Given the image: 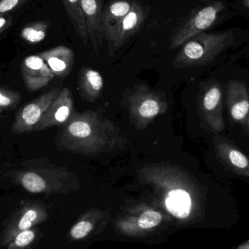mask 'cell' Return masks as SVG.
<instances>
[{"instance_id":"6da1fadb","label":"cell","mask_w":249,"mask_h":249,"mask_svg":"<svg viewBox=\"0 0 249 249\" xmlns=\"http://www.w3.org/2000/svg\"><path fill=\"white\" fill-rule=\"evenodd\" d=\"M66 150L86 155L124 147L127 140L112 121L96 111L72 113L64 124L59 139Z\"/></svg>"},{"instance_id":"7a4b0ae2","label":"cell","mask_w":249,"mask_h":249,"mask_svg":"<svg viewBox=\"0 0 249 249\" xmlns=\"http://www.w3.org/2000/svg\"><path fill=\"white\" fill-rule=\"evenodd\" d=\"M235 30L219 31L213 33L201 32L181 45L174 60L177 68L200 67L214 61L235 45Z\"/></svg>"},{"instance_id":"3957f363","label":"cell","mask_w":249,"mask_h":249,"mask_svg":"<svg viewBox=\"0 0 249 249\" xmlns=\"http://www.w3.org/2000/svg\"><path fill=\"white\" fill-rule=\"evenodd\" d=\"M128 105L130 118L139 129L144 128L168 109L164 98L143 85L133 90L129 97Z\"/></svg>"},{"instance_id":"277c9868","label":"cell","mask_w":249,"mask_h":249,"mask_svg":"<svg viewBox=\"0 0 249 249\" xmlns=\"http://www.w3.org/2000/svg\"><path fill=\"white\" fill-rule=\"evenodd\" d=\"M224 9L222 3L215 1L193 11L174 31L170 41V50L181 46L190 38L212 27L221 17Z\"/></svg>"},{"instance_id":"5b68a950","label":"cell","mask_w":249,"mask_h":249,"mask_svg":"<svg viewBox=\"0 0 249 249\" xmlns=\"http://www.w3.org/2000/svg\"><path fill=\"white\" fill-rule=\"evenodd\" d=\"M146 17L144 8L133 2L130 13L105 33L109 55H114L138 32Z\"/></svg>"},{"instance_id":"8992f818","label":"cell","mask_w":249,"mask_h":249,"mask_svg":"<svg viewBox=\"0 0 249 249\" xmlns=\"http://www.w3.org/2000/svg\"><path fill=\"white\" fill-rule=\"evenodd\" d=\"M61 91L59 88L53 89L26 105L16 116L11 131L15 133H24L35 130L44 114Z\"/></svg>"},{"instance_id":"52a82bcc","label":"cell","mask_w":249,"mask_h":249,"mask_svg":"<svg viewBox=\"0 0 249 249\" xmlns=\"http://www.w3.org/2000/svg\"><path fill=\"white\" fill-rule=\"evenodd\" d=\"M200 109L206 124L213 131H223V90L219 82L207 85L200 99Z\"/></svg>"},{"instance_id":"ba28073f","label":"cell","mask_w":249,"mask_h":249,"mask_svg":"<svg viewBox=\"0 0 249 249\" xmlns=\"http://www.w3.org/2000/svg\"><path fill=\"white\" fill-rule=\"evenodd\" d=\"M73 106L74 102L70 89H61L58 97L50 105L35 130L40 131L48 127L64 124L72 115Z\"/></svg>"},{"instance_id":"9c48e42d","label":"cell","mask_w":249,"mask_h":249,"mask_svg":"<svg viewBox=\"0 0 249 249\" xmlns=\"http://www.w3.org/2000/svg\"><path fill=\"white\" fill-rule=\"evenodd\" d=\"M216 155L228 169L238 175L249 178V158L228 139H214Z\"/></svg>"},{"instance_id":"30bf717a","label":"cell","mask_w":249,"mask_h":249,"mask_svg":"<svg viewBox=\"0 0 249 249\" xmlns=\"http://www.w3.org/2000/svg\"><path fill=\"white\" fill-rule=\"evenodd\" d=\"M22 74L26 88L32 91L45 87L55 77L48 64L39 55H30L25 58Z\"/></svg>"},{"instance_id":"8fae6325","label":"cell","mask_w":249,"mask_h":249,"mask_svg":"<svg viewBox=\"0 0 249 249\" xmlns=\"http://www.w3.org/2000/svg\"><path fill=\"white\" fill-rule=\"evenodd\" d=\"M89 41L96 53L105 39L102 19L104 0H81Z\"/></svg>"},{"instance_id":"7c38bea8","label":"cell","mask_w":249,"mask_h":249,"mask_svg":"<svg viewBox=\"0 0 249 249\" xmlns=\"http://www.w3.org/2000/svg\"><path fill=\"white\" fill-rule=\"evenodd\" d=\"M227 103L232 120L244 124L249 115V94L245 83L240 80H231L227 89Z\"/></svg>"},{"instance_id":"4fadbf2b","label":"cell","mask_w":249,"mask_h":249,"mask_svg":"<svg viewBox=\"0 0 249 249\" xmlns=\"http://www.w3.org/2000/svg\"><path fill=\"white\" fill-rule=\"evenodd\" d=\"M39 56L48 64L54 75L58 77L68 75L74 65V52L65 46H58L45 51Z\"/></svg>"},{"instance_id":"5bb4252c","label":"cell","mask_w":249,"mask_h":249,"mask_svg":"<svg viewBox=\"0 0 249 249\" xmlns=\"http://www.w3.org/2000/svg\"><path fill=\"white\" fill-rule=\"evenodd\" d=\"M79 85L82 95L88 100L93 101L102 93L103 77L96 70L85 69L80 74Z\"/></svg>"},{"instance_id":"9a60e30c","label":"cell","mask_w":249,"mask_h":249,"mask_svg":"<svg viewBox=\"0 0 249 249\" xmlns=\"http://www.w3.org/2000/svg\"><path fill=\"white\" fill-rule=\"evenodd\" d=\"M133 4V2H130L127 0H118L112 1L109 5L105 7L102 13V19L104 36L108 29L115 26L130 13Z\"/></svg>"},{"instance_id":"2e32d148","label":"cell","mask_w":249,"mask_h":249,"mask_svg":"<svg viewBox=\"0 0 249 249\" xmlns=\"http://www.w3.org/2000/svg\"><path fill=\"white\" fill-rule=\"evenodd\" d=\"M64 7L77 35L81 38L85 45L89 42L87 27L83 14L81 0H63Z\"/></svg>"},{"instance_id":"e0dca14e","label":"cell","mask_w":249,"mask_h":249,"mask_svg":"<svg viewBox=\"0 0 249 249\" xmlns=\"http://www.w3.org/2000/svg\"><path fill=\"white\" fill-rule=\"evenodd\" d=\"M20 181L23 187L32 193H42L47 188L45 178L36 172L25 173L22 176Z\"/></svg>"},{"instance_id":"ac0fdd59","label":"cell","mask_w":249,"mask_h":249,"mask_svg":"<svg viewBox=\"0 0 249 249\" xmlns=\"http://www.w3.org/2000/svg\"><path fill=\"white\" fill-rule=\"evenodd\" d=\"M162 221V215L155 211H145L138 219L139 228L143 230L151 229L158 226Z\"/></svg>"},{"instance_id":"d6986e66","label":"cell","mask_w":249,"mask_h":249,"mask_svg":"<svg viewBox=\"0 0 249 249\" xmlns=\"http://www.w3.org/2000/svg\"><path fill=\"white\" fill-rule=\"evenodd\" d=\"M23 39L32 43H36L43 40L46 36V28L43 26L39 27H26L21 32Z\"/></svg>"},{"instance_id":"ffe728a7","label":"cell","mask_w":249,"mask_h":249,"mask_svg":"<svg viewBox=\"0 0 249 249\" xmlns=\"http://www.w3.org/2000/svg\"><path fill=\"white\" fill-rule=\"evenodd\" d=\"M93 229V225L89 221H81L73 227L71 230V236L74 239H81L90 233Z\"/></svg>"},{"instance_id":"44dd1931","label":"cell","mask_w":249,"mask_h":249,"mask_svg":"<svg viewBox=\"0 0 249 249\" xmlns=\"http://www.w3.org/2000/svg\"><path fill=\"white\" fill-rule=\"evenodd\" d=\"M18 99L19 96L16 93L0 89V107H10L18 103Z\"/></svg>"},{"instance_id":"7402d4cb","label":"cell","mask_w":249,"mask_h":249,"mask_svg":"<svg viewBox=\"0 0 249 249\" xmlns=\"http://www.w3.org/2000/svg\"><path fill=\"white\" fill-rule=\"evenodd\" d=\"M36 216H37V214H36V211L33 210V209L27 211L19 222V229L21 231L29 230L32 227L34 221L36 219Z\"/></svg>"},{"instance_id":"603a6c76","label":"cell","mask_w":249,"mask_h":249,"mask_svg":"<svg viewBox=\"0 0 249 249\" xmlns=\"http://www.w3.org/2000/svg\"><path fill=\"white\" fill-rule=\"evenodd\" d=\"M35 238V233L32 231H22L17 237H16V243L18 247H23L29 245Z\"/></svg>"},{"instance_id":"cb8c5ba5","label":"cell","mask_w":249,"mask_h":249,"mask_svg":"<svg viewBox=\"0 0 249 249\" xmlns=\"http://www.w3.org/2000/svg\"><path fill=\"white\" fill-rule=\"evenodd\" d=\"M20 0H1L0 1V13L10 11L16 7Z\"/></svg>"},{"instance_id":"d4e9b609","label":"cell","mask_w":249,"mask_h":249,"mask_svg":"<svg viewBox=\"0 0 249 249\" xmlns=\"http://www.w3.org/2000/svg\"><path fill=\"white\" fill-rule=\"evenodd\" d=\"M237 249H249V240L247 242L244 243L242 245L240 246Z\"/></svg>"},{"instance_id":"484cf974","label":"cell","mask_w":249,"mask_h":249,"mask_svg":"<svg viewBox=\"0 0 249 249\" xmlns=\"http://www.w3.org/2000/svg\"><path fill=\"white\" fill-rule=\"evenodd\" d=\"M7 23V20L4 18L0 17V30H1V28L4 27V25Z\"/></svg>"},{"instance_id":"4316f807","label":"cell","mask_w":249,"mask_h":249,"mask_svg":"<svg viewBox=\"0 0 249 249\" xmlns=\"http://www.w3.org/2000/svg\"><path fill=\"white\" fill-rule=\"evenodd\" d=\"M244 5L249 8V0H244Z\"/></svg>"},{"instance_id":"83f0119b","label":"cell","mask_w":249,"mask_h":249,"mask_svg":"<svg viewBox=\"0 0 249 249\" xmlns=\"http://www.w3.org/2000/svg\"><path fill=\"white\" fill-rule=\"evenodd\" d=\"M247 127H248V129L249 130V115L248 116V118H247Z\"/></svg>"},{"instance_id":"f1b7e54d","label":"cell","mask_w":249,"mask_h":249,"mask_svg":"<svg viewBox=\"0 0 249 249\" xmlns=\"http://www.w3.org/2000/svg\"><path fill=\"white\" fill-rule=\"evenodd\" d=\"M0 113H1V110H0Z\"/></svg>"}]
</instances>
